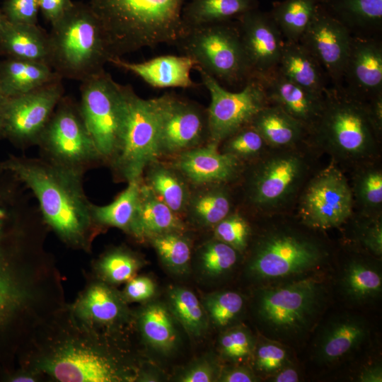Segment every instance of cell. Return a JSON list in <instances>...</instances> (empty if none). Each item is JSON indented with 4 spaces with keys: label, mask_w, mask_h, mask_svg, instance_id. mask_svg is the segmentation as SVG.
Returning <instances> with one entry per match:
<instances>
[{
    "label": "cell",
    "mask_w": 382,
    "mask_h": 382,
    "mask_svg": "<svg viewBox=\"0 0 382 382\" xmlns=\"http://www.w3.org/2000/svg\"><path fill=\"white\" fill-rule=\"evenodd\" d=\"M204 307L212 322L224 328L238 318L244 307V299L237 292L221 291L208 295Z\"/></svg>",
    "instance_id": "obj_43"
},
{
    "label": "cell",
    "mask_w": 382,
    "mask_h": 382,
    "mask_svg": "<svg viewBox=\"0 0 382 382\" xmlns=\"http://www.w3.org/2000/svg\"><path fill=\"white\" fill-rule=\"evenodd\" d=\"M226 185H204L202 190L190 195L186 211L197 224L214 227L231 213L232 198Z\"/></svg>",
    "instance_id": "obj_32"
},
{
    "label": "cell",
    "mask_w": 382,
    "mask_h": 382,
    "mask_svg": "<svg viewBox=\"0 0 382 382\" xmlns=\"http://www.w3.org/2000/svg\"><path fill=\"white\" fill-rule=\"evenodd\" d=\"M215 238L243 252L248 244L250 227L248 221L239 213H230L214 226Z\"/></svg>",
    "instance_id": "obj_47"
},
{
    "label": "cell",
    "mask_w": 382,
    "mask_h": 382,
    "mask_svg": "<svg viewBox=\"0 0 382 382\" xmlns=\"http://www.w3.org/2000/svg\"><path fill=\"white\" fill-rule=\"evenodd\" d=\"M163 263L170 270L185 272L188 268L191 248L189 241L180 232H171L151 238Z\"/></svg>",
    "instance_id": "obj_41"
},
{
    "label": "cell",
    "mask_w": 382,
    "mask_h": 382,
    "mask_svg": "<svg viewBox=\"0 0 382 382\" xmlns=\"http://www.w3.org/2000/svg\"><path fill=\"white\" fill-rule=\"evenodd\" d=\"M141 179L128 182V185L110 204H91L93 221L99 224L130 231L135 217Z\"/></svg>",
    "instance_id": "obj_36"
},
{
    "label": "cell",
    "mask_w": 382,
    "mask_h": 382,
    "mask_svg": "<svg viewBox=\"0 0 382 382\" xmlns=\"http://www.w3.org/2000/svg\"><path fill=\"white\" fill-rule=\"evenodd\" d=\"M255 345L253 335L244 326L227 330L219 340V348L223 357L234 363L252 358Z\"/></svg>",
    "instance_id": "obj_45"
},
{
    "label": "cell",
    "mask_w": 382,
    "mask_h": 382,
    "mask_svg": "<svg viewBox=\"0 0 382 382\" xmlns=\"http://www.w3.org/2000/svg\"><path fill=\"white\" fill-rule=\"evenodd\" d=\"M368 323L361 317L345 314L329 320L314 344V357L320 364H332L357 350L368 339Z\"/></svg>",
    "instance_id": "obj_21"
},
{
    "label": "cell",
    "mask_w": 382,
    "mask_h": 382,
    "mask_svg": "<svg viewBox=\"0 0 382 382\" xmlns=\"http://www.w3.org/2000/svg\"><path fill=\"white\" fill-rule=\"evenodd\" d=\"M374 161L355 166L351 186L354 206L357 205L360 214L381 215L382 170Z\"/></svg>",
    "instance_id": "obj_35"
},
{
    "label": "cell",
    "mask_w": 382,
    "mask_h": 382,
    "mask_svg": "<svg viewBox=\"0 0 382 382\" xmlns=\"http://www.w3.org/2000/svg\"><path fill=\"white\" fill-rule=\"evenodd\" d=\"M352 34L320 4L300 42L320 62L332 86H341Z\"/></svg>",
    "instance_id": "obj_16"
},
{
    "label": "cell",
    "mask_w": 382,
    "mask_h": 382,
    "mask_svg": "<svg viewBox=\"0 0 382 382\" xmlns=\"http://www.w3.org/2000/svg\"><path fill=\"white\" fill-rule=\"evenodd\" d=\"M160 156H177L209 141L207 109L174 93L152 98Z\"/></svg>",
    "instance_id": "obj_13"
},
{
    "label": "cell",
    "mask_w": 382,
    "mask_h": 382,
    "mask_svg": "<svg viewBox=\"0 0 382 382\" xmlns=\"http://www.w3.org/2000/svg\"><path fill=\"white\" fill-rule=\"evenodd\" d=\"M6 97L0 91V138L4 136V104Z\"/></svg>",
    "instance_id": "obj_58"
},
{
    "label": "cell",
    "mask_w": 382,
    "mask_h": 382,
    "mask_svg": "<svg viewBox=\"0 0 382 382\" xmlns=\"http://www.w3.org/2000/svg\"><path fill=\"white\" fill-rule=\"evenodd\" d=\"M341 86L364 100L382 93V44L378 38L352 35Z\"/></svg>",
    "instance_id": "obj_18"
},
{
    "label": "cell",
    "mask_w": 382,
    "mask_h": 382,
    "mask_svg": "<svg viewBox=\"0 0 382 382\" xmlns=\"http://www.w3.org/2000/svg\"><path fill=\"white\" fill-rule=\"evenodd\" d=\"M81 312L88 319L99 323L115 320L120 313L119 303L112 291L103 285H94L83 297Z\"/></svg>",
    "instance_id": "obj_42"
},
{
    "label": "cell",
    "mask_w": 382,
    "mask_h": 382,
    "mask_svg": "<svg viewBox=\"0 0 382 382\" xmlns=\"http://www.w3.org/2000/svg\"><path fill=\"white\" fill-rule=\"evenodd\" d=\"M175 45L221 86L253 78L236 20L188 29Z\"/></svg>",
    "instance_id": "obj_7"
},
{
    "label": "cell",
    "mask_w": 382,
    "mask_h": 382,
    "mask_svg": "<svg viewBox=\"0 0 382 382\" xmlns=\"http://www.w3.org/2000/svg\"><path fill=\"white\" fill-rule=\"evenodd\" d=\"M73 3L71 0H38L40 11L51 25L59 19Z\"/></svg>",
    "instance_id": "obj_52"
},
{
    "label": "cell",
    "mask_w": 382,
    "mask_h": 382,
    "mask_svg": "<svg viewBox=\"0 0 382 382\" xmlns=\"http://www.w3.org/2000/svg\"><path fill=\"white\" fill-rule=\"evenodd\" d=\"M58 79L61 78L45 63L10 57L0 62V91L6 98L28 93Z\"/></svg>",
    "instance_id": "obj_28"
},
{
    "label": "cell",
    "mask_w": 382,
    "mask_h": 382,
    "mask_svg": "<svg viewBox=\"0 0 382 382\" xmlns=\"http://www.w3.org/2000/svg\"><path fill=\"white\" fill-rule=\"evenodd\" d=\"M141 329L146 341L156 349L168 352L177 341V333L166 308L160 303L147 306L141 316Z\"/></svg>",
    "instance_id": "obj_38"
},
{
    "label": "cell",
    "mask_w": 382,
    "mask_h": 382,
    "mask_svg": "<svg viewBox=\"0 0 382 382\" xmlns=\"http://www.w3.org/2000/svg\"><path fill=\"white\" fill-rule=\"evenodd\" d=\"M171 311L192 335L200 336L207 328V318L197 296L191 291L173 287L168 293Z\"/></svg>",
    "instance_id": "obj_39"
},
{
    "label": "cell",
    "mask_w": 382,
    "mask_h": 382,
    "mask_svg": "<svg viewBox=\"0 0 382 382\" xmlns=\"http://www.w3.org/2000/svg\"><path fill=\"white\" fill-rule=\"evenodd\" d=\"M340 286L349 300L354 303H366L381 293V270L371 262L362 258L352 259L342 270Z\"/></svg>",
    "instance_id": "obj_31"
},
{
    "label": "cell",
    "mask_w": 382,
    "mask_h": 382,
    "mask_svg": "<svg viewBox=\"0 0 382 382\" xmlns=\"http://www.w3.org/2000/svg\"><path fill=\"white\" fill-rule=\"evenodd\" d=\"M354 208L350 184L332 160L306 180L299 194L300 222L312 229L340 226L350 219Z\"/></svg>",
    "instance_id": "obj_11"
},
{
    "label": "cell",
    "mask_w": 382,
    "mask_h": 382,
    "mask_svg": "<svg viewBox=\"0 0 382 382\" xmlns=\"http://www.w3.org/2000/svg\"><path fill=\"white\" fill-rule=\"evenodd\" d=\"M79 111L101 158L111 159L120 140L125 113V85L105 71L81 82Z\"/></svg>",
    "instance_id": "obj_10"
},
{
    "label": "cell",
    "mask_w": 382,
    "mask_h": 382,
    "mask_svg": "<svg viewBox=\"0 0 382 382\" xmlns=\"http://www.w3.org/2000/svg\"><path fill=\"white\" fill-rule=\"evenodd\" d=\"M109 63L133 73L154 88H192L197 86L190 75L195 62L184 54L163 55L142 62L113 58Z\"/></svg>",
    "instance_id": "obj_22"
},
{
    "label": "cell",
    "mask_w": 382,
    "mask_h": 382,
    "mask_svg": "<svg viewBox=\"0 0 382 382\" xmlns=\"http://www.w3.org/2000/svg\"><path fill=\"white\" fill-rule=\"evenodd\" d=\"M154 282L148 277H139L132 279L127 285L126 295L133 301H144L154 294Z\"/></svg>",
    "instance_id": "obj_51"
},
{
    "label": "cell",
    "mask_w": 382,
    "mask_h": 382,
    "mask_svg": "<svg viewBox=\"0 0 382 382\" xmlns=\"http://www.w3.org/2000/svg\"><path fill=\"white\" fill-rule=\"evenodd\" d=\"M125 113L117 148L110 160L127 182L141 179L160 157L158 125L152 98L144 99L125 85Z\"/></svg>",
    "instance_id": "obj_9"
},
{
    "label": "cell",
    "mask_w": 382,
    "mask_h": 382,
    "mask_svg": "<svg viewBox=\"0 0 382 382\" xmlns=\"http://www.w3.org/2000/svg\"><path fill=\"white\" fill-rule=\"evenodd\" d=\"M10 207L0 198V325H3L16 307L18 289L12 275L6 248V229L10 219Z\"/></svg>",
    "instance_id": "obj_37"
},
{
    "label": "cell",
    "mask_w": 382,
    "mask_h": 382,
    "mask_svg": "<svg viewBox=\"0 0 382 382\" xmlns=\"http://www.w3.org/2000/svg\"><path fill=\"white\" fill-rule=\"evenodd\" d=\"M357 225V238L359 243L374 256L381 257V215L366 216L359 214Z\"/></svg>",
    "instance_id": "obj_49"
},
{
    "label": "cell",
    "mask_w": 382,
    "mask_h": 382,
    "mask_svg": "<svg viewBox=\"0 0 382 382\" xmlns=\"http://www.w3.org/2000/svg\"><path fill=\"white\" fill-rule=\"evenodd\" d=\"M302 145L285 149H270L253 162L246 192L255 209L277 213L299 194L310 171L308 156L301 149Z\"/></svg>",
    "instance_id": "obj_8"
},
{
    "label": "cell",
    "mask_w": 382,
    "mask_h": 382,
    "mask_svg": "<svg viewBox=\"0 0 382 382\" xmlns=\"http://www.w3.org/2000/svg\"><path fill=\"white\" fill-rule=\"evenodd\" d=\"M186 0H88L103 29L111 59L175 45L185 33L181 12Z\"/></svg>",
    "instance_id": "obj_2"
},
{
    "label": "cell",
    "mask_w": 382,
    "mask_h": 382,
    "mask_svg": "<svg viewBox=\"0 0 382 382\" xmlns=\"http://www.w3.org/2000/svg\"><path fill=\"white\" fill-rule=\"evenodd\" d=\"M138 267V260L131 253L121 250L108 253L100 264L105 277L115 283L130 279Z\"/></svg>",
    "instance_id": "obj_48"
},
{
    "label": "cell",
    "mask_w": 382,
    "mask_h": 382,
    "mask_svg": "<svg viewBox=\"0 0 382 382\" xmlns=\"http://www.w3.org/2000/svg\"><path fill=\"white\" fill-rule=\"evenodd\" d=\"M29 187L37 197L47 223L62 238L81 241L93 221L91 204L82 185V168L49 160L11 157L0 164Z\"/></svg>",
    "instance_id": "obj_1"
},
{
    "label": "cell",
    "mask_w": 382,
    "mask_h": 382,
    "mask_svg": "<svg viewBox=\"0 0 382 382\" xmlns=\"http://www.w3.org/2000/svg\"><path fill=\"white\" fill-rule=\"evenodd\" d=\"M216 371L207 361L199 362L187 369L180 378L182 382H210L214 381Z\"/></svg>",
    "instance_id": "obj_53"
},
{
    "label": "cell",
    "mask_w": 382,
    "mask_h": 382,
    "mask_svg": "<svg viewBox=\"0 0 382 382\" xmlns=\"http://www.w3.org/2000/svg\"><path fill=\"white\" fill-rule=\"evenodd\" d=\"M221 144V151L233 156L242 163L253 162L270 149L262 136L250 124L241 128Z\"/></svg>",
    "instance_id": "obj_40"
},
{
    "label": "cell",
    "mask_w": 382,
    "mask_h": 382,
    "mask_svg": "<svg viewBox=\"0 0 382 382\" xmlns=\"http://www.w3.org/2000/svg\"><path fill=\"white\" fill-rule=\"evenodd\" d=\"M13 381H33V378L26 376H18L13 378Z\"/></svg>",
    "instance_id": "obj_59"
},
{
    "label": "cell",
    "mask_w": 382,
    "mask_h": 382,
    "mask_svg": "<svg viewBox=\"0 0 382 382\" xmlns=\"http://www.w3.org/2000/svg\"><path fill=\"white\" fill-rule=\"evenodd\" d=\"M328 256V248L317 238L289 226H274L257 241L248 272L259 281L279 283L307 277Z\"/></svg>",
    "instance_id": "obj_6"
},
{
    "label": "cell",
    "mask_w": 382,
    "mask_h": 382,
    "mask_svg": "<svg viewBox=\"0 0 382 382\" xmlns=\"http://www.w3.org/2000/svg\"><path fill=\"white\" fill-rule=\"evenodd\" d=\"M50 66L61 79L81 82L105 70L111 59L97 18L87 4L74 2L49 33Z\"/></svg>",
    "instance_id": "obj_4"
},
{
    "label": "cell",
    "mask_w": 382,
    "mask_h": 382,
    "mask_svg": "<svg viewBox=\"0 0 382 382\" xmlns=\"http://www.w3.org/2000/svg\"><path fill=\"white\" fill-rule=\"evenodd\" d=\"M367 102L369 117L373 127L381 139L382 136V93L371 98Z\"/></svg>",
    "instance_id": "obj_55"
},
{
    "label": "cell",
    "mask_w": 382,
    "mask_h": 382,
    "mask_svg": "<svg viewBox=\"0 0 382 382\" xmlns=\"http://www.w3.org/2000/svg\"><path fill=\"white\" fill-rule=\"evenodd\" d=\"M202 84L209 93L207 108L210 141L221 144L226 138L251 123L256 115L270 105L265 86L253 77L241 88L232 92L201 69L195 66Z\"/></svg>",
    "instance_id": "obj_12"
},
{
    "label": "cell",
    "mask_w": 382,
    "mask_h": 382,
    "mask_svg": "<svg viewBox=\"0 0 382 382\" xmlns=\"http://www.w3.org/2000/svg\"><path fill=\"white\" fill-rule=\"evenodd\" d=\"M257 377L253 371L243 366H236L225 369L220 375L219 381L222 382H253Z\"/></svg>",
    "instance_id": "obj_54"
},
{
    "label": "cell",
    "mask_w": 382,
    "mask_h": 382,
    "mask_svg": "<svg viewBox=\"0 0 382 382\" xmlns=\"http://www.w3.org/2000/svg\"><path fill=\"white\" fill-rule=\"evenodd\" d=\"M185 225L179 215L165 204L146 184L141 183L139 201L130 233L140 238L182 232Z\"/></svg>",
    "instance_id": "obj_26"
},
{
    "label": "cell",
    "mask_w": 382,
    "mask_h": 382,
    "mask_svg": "<svg viewBox=\"0 0 382 382\" xmlns=\"http://www.w3.org/2000/svg\"><path fill=\"white\" fill-rule=\"evenodd\" d=\"M148 167L146 185L176 214L186 211L190 193L182 174L157 161Z\"/></svg>",
    "instance_id": "obj_33"
},
{
    "label": "cell",
    "mask_w": 382,
    "mask_h": 382,
    "mask_svg": "<svg viewBox=\"0 0 382 382\" xmlns=\"http://www.w3.org/2000/svg\"><path fill=\"white\" fill-rule=\"evenodd\" d=\"M258 6L257 0H186L182 23L185 33L190 28L236 20Z\"/></svg>",
    "instance_id": "obj_30"
},
{
    "label": "cell",
    "mask_w": 382,
    "mask_h": 382,
    "mask_svg": "<svg viewBox=\"0 0 382 382\" xmlns=\"http://www.w3.org/2000/svg\"><path fill=\"white\" fill-rule=\"evenodd\" d=\"M320 0L274 1L270 13L286 41H300L310 24Z\"/></svg>",
    "instance_id": "obj_34"
},
{
    "label": "cell",
    "mask_w": 382,
    "mask_h": 382,
    "mask_svg": "<svg viewBox=\"0 0 382 382\" xmlns=\"http://www.w3.org/2000/svg\"><path fill=\"white\" fill-rule=\"evenodd\" d=\"M258 79L265 86L270 103L301 122L309 135L323 110L325 96H318L295 83L277 69Z\"/></svg>",
    "instance_id": "obj_20"
},
{
    "label": "cell",
    "mask_w": 382,
    "mask_h": 382,
    "mask_svg": "<svg viewBox=\"0 0 382 382\" xmlns=\"http://www.w3.org/2000/svg\"><path fill=\"white\" fill-rule=\"evenodd\" d=\"M238 253L231 246L215 238L207 243L200 253L202 269L210 276L224 274L235 266Z\"/></svg>",
    "instance_id": "obj_44"
},
{
    "label": "cell",
    "mask_w": 382,
    "mask_h": 382,
    "mask_svg": "<svg viewBox=\"0 0 382 382\" xmlns=\"http://www.w3.org/2000/svg\"><path fill=\"white\" fill-rule=\"evenodd\" d=\"M0 54L50 65L49 33L37 24L0 23Z\"/></svg>",
    "instance_id": "obj_24"
},
{
    "label": "cell",
    "mask_w": 382,
    "mask_h": 382,
    "mask_svg": "<svg viewBox=\"0 0 382 382\" xmlns=\"http://www.w3.org/2000/svg\"><path fill=\"white\" fill-rule=\"evenodd\" d=\"M327 297L325 284L311 276L270 284L257 293L256 313L272 340H300L317 323Z\"/></svg>",
    "instance_id": "obj_5"
},
{
    "label": "cell",
    "mask_w": 382,
    "mask_h": 382,
    "mask_svg": "<svg viewBox=\"0 0 382 382\" xmlns=\"http://www.w3.org/2000/svg\"><path fill=\"white\" fill-rule=\"evenodd\" d=\"M380 141L366 100L342 86H330L325 93L320 117L309 134L307 144L326 151L336 164L355 167L375 160Z\"/></svg>",
    "instance_id": "obj_3"
},
{
    "label": "cell",
    "mask_w": 382,
    "mask_h": 382,
    "mask_svg": "<svg viewBox=\"0 0 382 382\" xmlns=\"http://www.w3.org/2000/svg\"><path fill=\"white\" fill-rule=\"evenodd\" d=\"M353 35L374 36L382 28V0H320Z\"/></svg>",
    "instance_id": "obj_29"
},
{
    "label": "cell",
    "mask_w": 382,
    "mask_h": 382,
    "mask_svg": "<svg viewBox=\"0 0 382 382\" xmlns=\"http://www.w3.org/2000/svg\"><path fill=\"white\" fill-rule=\"evenodd\" d=\"M64 93L62 79H58L28 93L6 98L5 137L21 144L37 142Z\"/></svg>",
    "instance_id": "obj_15"
},
{
    "label": "cell",
    "mask_w": 382,
    "mask_h": 382,
    "mask_svg": "<svg viewBox=\"0 0 382 382\" xmlns=\"http://www.w3.org/2000/svg\"><path fill=\"white\" fill-rule=\"evenodd\" d=\"M47 369L62 382H108L115 378L111 365L88 349L68 347L50 361Z\"/></svg>",
    "instance_id": "obj_23"
},
{
    "label": "cell",
    "mask_w": 382,
    "mask_h": 382,
    "mask_svg": "<svg viewBox=\"0 0 382 382\" xmlns=\"http://www.w3.org/2000/svg\"><path fill=\"white\" fill-rule=\"evenodd\" d=\"M252 358L255 370L269 377L291 363L288 350L278 341L271 339L256 344Z\"/></svg>",
    "instance_id": "obj_46"
},
{
    "label": "cell",
    "mask_w": 382,
    "mask_h": 382,
    "mask_svg": "<svg viewBox=\"0 0 382 382\" xmlns=\"http://www.w3.org/2000/svg\"><path fill=\"white\" fill-rule=\"evenodd\" d=\"M3 19H4V16L1 12V9H0V23L2 21Z\"/></svg>",
    "instance_id": "obj_60"
},
{
    "label": "cell",
    "mask_w": 382,
    "mask_h": 382,
    "mask_svg": "<svg viewBox=\"0 0 382 382\" xmlns=\"http://www.w3.org/2000/svg\"><path fill=\"white\" fill-rule=\"evenodd\" d=\"M273 382H298L300 380L296 369L289 364L270 376Z\"/></svg>",
    "instance_id": "obj_56"
},
{
    "label": "cell",
    "mask_w": 382,
    "mask_h": 382,
    "mask_svg": "<svg viewBox=\"0 0 382 382\" xmlns=\"http://www.w3.org/2000/svg\"><path fill=\"white\" fill-rule=\"evenodd\" d=\"M236 21L252 77L274 71L285 40L270 12L257 8L242 14Z\"/></svg>",
    "instance_id": "obj_17"
},
{
    "label": "cell",
    "mask_w": 382,
    "mask_h": 382,
    "mask_svg": "<svg viewBox=\"0 0 382 382\" xmlns=\"http://www.w3.org/2000/svg\"><path fill=\"white\" fill-rule=\"evenodd\" d=\"M358 381L361 382H381V366L378 364H374L364 368L359 374Z\"/></svg>",
    "instance_id": "obj_57"
},
{
    "label": "cell",
    "mask_w": 382,
    "mask_h": 382,
    "mask_svg": "<svg viewBox=\"0 0 382 382\" xmlns=\"http://www.w3.org/2000/svg\"><path fill=\"white\" fill-rule=\"evenodd\" d=\"M250 125L271 149H285L307 143L308 131L279 106L270 104L262 109Z\"/></svg>",
    "instance_id": "obj_27"
},
{
    "label": "cell",
    "mask_w": 382,
    "mask_h": 382,
    "mask_svg": "<svg viewBox=\"0 0 382 382\" xmlns=\"http://www.w3.org/2000/svg\"><path fill=\"white\" fill-rule=\"evenodd\" d=\"M38 0H5L1 12L6 20L15 23L37 24Z\"/></svg>",
    "instance_id": "obj_50"
},
{
    "label": "cell",
    "mask_w": 382,
    "mask_h": 382,
    "mask_svg": "<svg viewBox=\"0 0 382 382\" xmlns=\"http://www.w3.org/2000/svg\"><path fill=\"white\" fill-rule=\"evenodd\" d=\"M50 160L83 168L100 156L81 117L79 105L64 96L37 141Z\"/></svg>",
    "instance_id": "obj_14"
},
{
    "label": "cell",
    "mask_w": 382,
    "mask_h": 382,
    "mask_svg": "<svg viewBox=\"0 0 382 382\" xmlns=\"http://www.w3.org/2000/svg\"><path fill=\"white\" fill-rule=\"evenodd\" d=\"M219 145L209 141L206 145L183 151L175 156L173 167L196 185H227L242 173L243 163L219 151Z\"/></svg>",
    "instance_id": "obj_19"
},
{
    "label": "cell",
    "mask_w": 382,
    "mask_h": 382,
    "mask_svg": "<svg viewBox=\"0 0 382 382\" xmlns=\"http://www.w3.org/2000/svg\"><path fill=\"white\" fill-rule=\"evenodd\" d=\"M277 69L286 78L318 96H324L330 86L320 62L300 41L285 40Z\"/></svg>",
    "instance_id": "obj_25"
}]
</instances>
